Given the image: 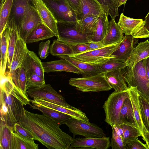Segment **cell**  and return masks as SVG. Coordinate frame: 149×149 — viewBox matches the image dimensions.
<instances>
[{
    "label": "cell",
    "mask_w": 149,
    "mask_h": 149,
    "mask_svg": "<svg viewBox=\"0 0 149 149\" xmlns=\"http://www.w3.org/2000/svg\"><path fill=\"white\" fill-rule=\"evenodd\" d=\"M18 123L34 136L35 140L48 149H71L73 138L47 115L29 112L24 108Z\"/></svg>",
    "instance_id": "1"
},
{
    "label": "cell",
    "mask_w": 149,
    "mask_h": 149,
    "mask_svg": "<svg viewBox=\"0 0 149 149\" xmlns=\"http://www.w3.org/2000/svg\"><path fill=\"white\" fill-rule=\"evenodd\" d=\"M0 76V120L13 127L22 117L24 106L30 105L31 101L7 74Z\"/></svg>",
    "instance_id": "2"
},
{
    "label": "cell",
    "mask_w": 149,
    "mask_h": 149,
    "mask_svg": "<svg viewBox=\"0 0 149 149\" xmlns=\"http://www.w3.org/2000/svg\"><path fill=\"white\" fill-rule=\"evenodd\" d=\"M121 71L128 87L136 86L139 94L149 100V80L145 70L144 59L132 67L126 66Z\"/></svg>",
    "instance_id": "3"
},
{
    "label": "cell",
    "mask_w": 149,
    "mask_h": 149,
    "mask_svg": "<svg viewBox=\"0 0 149 149\" xmlns=\"http://www.w3.org/2000/svg\"><path fill=\"white\" fill-rule=\"evenodd\" d=\"M58 38L57 40L70 45L87 43L90 42L77 21L57 22Z\"/></svg>",
    "instance_id": "4"
},
{
    "label": "cell",
    "mask_w": 149,
    "mask_h": 149,
    "mask_svg": "<svg viewBox=\"0 0 149 149\" xmlns=\"http://www.w3.org/2000/svg\"><path fill=\"white\" fill-rule=\"evenodd\" d=\"M69 84L82 92L107 91L112 88L103 72L81 78H71Z\"/></svg>",
    "instance_id": "5"
},
{
    "label": "cell",
    "mask_w": 149,
    "mask_h": 149,
    "mask_svg": "<svg viewBox=\"0 0 149 149\" xmlns=\"http://www.w3.org/2000/svg\"><path fill=\"white\" fill-rule=\"evenodd\" d=\"M129 97L128 90L114 91L105 102L103 106L105 113V121L111 127L121 124L119 119L120 112L124 100Z\"/></svg>",
    "instance_id": "6"
},
{
    "label": "cell",
    "mask_w": 149,
    "mask_h": 149,
    "mask_svg": "<svg viewBox=\"0 0 149 149\" xmlns=\"http://www.w3.org/2000/svg\"><path fill=\"white\" fill-rule=\"evenodd\" d=\"M120 42L107 45L99 49L68 56L90 64L98 65L114 58V56L111 54L116 49Z\"/></svg>",
    "instance_id": "7"
},
{
    "label": "cell",
    "mask_w": 149,
    "mask_h": 149,
    "mask_svg": "<svg viewBox=\"0 0 149 149\" xmlns=\"http://www.w3.org/2000/svg\"><path fill=\"white\" fill-rule=\"evenodd\" d=\"M65 124L68 127L70 132L72 134L74 138L77 135L88 138L106 137L103 130L95 124L71 118Z\"/></svg>",
    "instance_id": "8"
},
{
    "label": "cell",
    "mask_w": 149,
    "mask_h": 149,
    "mask_svg": "<svg viewBox=\"0 0 149 149\" xmlns=\"http://www.w3.org/2000/svg\"><path fill=\"white\" fill-rule=\"evenodd\" d=\"M118 24L125 35H130L135 38H149V31L142 19L130 18L122 13Z\"/></svg>",
    "instance_id": "9"
},
{
    "label": "cell",
    "mask_w": 149,
    "mask_h": 149,
    "mask_svg": "<svg viewBox=\"0 0 149 149\" xmlns=\"http://www.w3.org/2000/svg\"><path fill=\"white\" fill-rule=\"evenodd\" d=\"M57 22L77 21L75 12L66 0H42Z\"/></svg>",
    "instance_id": "10"
},
{
    "label": "cell",
    "mask_w": 149,
    "mask_h": 149,
    "mask_svg": "<svg viewBox=\"0 0 149 149\" xmlns=\"http://www.w3.org/2000/svg\"><path fill=\"white\" fill-rule=\"evenodd\" d=\"M27 93L29 97L33 99L39 98L65 108L71 107L66 102L63 96L50 84H45L40 87L29 89Z\"/></svg>",
    "instance_id": "11"
},
{
    "label": "cell",
    "mask_w": 149,
    "mask_h": 149,
    "mask_svg": "<svg viewBox=\"0 0 149 149\" xmlns=\"http://www.w3.org/2000/svg\"><path fill=\"white\" fill-rule=\"evenodd\" d=\"M71 149L94 148L107 149L110 146L109 137L102 138H78L72 139Z\"/></svg>",
    "instance_id": "12"
},
{
    "label": "cell",
    "mask_w": 149,
    "mask_h": 149,
    "mask_svg": "<svg viewBox=\"0 0 149 149\" xmlns=\"http://www.w3.org/2000/svg\"><path fill=\"white\" fill-rule=\"evenodd\" d=\"M42 23L37 11L33 7L25 14L18 29L19 36L25 42L29 34L36 26Z\"/></svg>",
    "instance_id": "13"
},
{
    "label": "cell",
    "mask_w": 149,
    "mask_h": 149,
    "mask_svg": "<svg viewBox=\"0 0 149 149\" xmlns=\"http://www.w3.org/2000/svg\"><path fill=\"white\" fill-rule=\"evenodd\" d=\"M3 31L8 42V57L7 66L9 70L11 65L15 45L19 37L17 26L13 18L8 19Z\"/></svg>",
    "instance_id": "14"
},
{
    "label": "cell",
    "mask_w": 149,
    "mask_h": 149,
    "mask_svg": "<svg viewBox=\"0 0 149 149\" xmlns=\"http://www.w3.org/2000/svg\"><path fill=\"white\" fill-rule=\"evenodd\" d=\"M34 7L42 23L47 26L58 38L57 22L52 13L42 0H33Z\"/></svg>",
    "instance_id": "15"
},
{
    "label": "cell",
    "mask_w": 149,
    "mask_h": 149,
    "mask_svg": "<svg viewBox=\"0 0 149 149\" xmlns=\"http://www.w3.org/2000/svg\"><path fill=\"white\" fill-rule=\"evenodd\" d=\"M135 38L130 35H125L120 42L116 49L111 55L114 56L112 59L125 62L131 54L136 42Z\"/></svg>",
    "instance_id": "16"
},
{
    "label": "cell",
    "mask_w": 149,
    "mask_h": 149,
    "mask_svg": "<svg viewBox=\"0 0 149 149\" xmlns=\"http://www.w3.org/2000/svg\"><path fill=\"white\" fill-rule=\"evenodd\" d=\"M128 91L133 109L136 127L139 130L143 139L146 134L149 132L143 123L141 114V110L139 99V94L137 87H129Z\"/></svg>",
    "instance_id": "17"
},
{
    "label": "cell",
    "mask_w": 149,
    "mask_h": 149,
    "mask_svg": "<svg viewBox=\"0 0 149 149\" xmlns=\"http://www.w3.org/2000/svg\"><path fill=\"white\" fill-rule=\"evenodd\" d=\"M33 6V0H13L9 19H14L18 29L26 13Z\"/></svg>",
    "instance_id": "18"
},
{
    "label": "cell",
    "mask_w": 149,
    "mask_h": 149,
    "mask_svg": "<svg viewBox=\"0 0 149 149\" xmlns=\"http://www.w3.org/2000/svg\"><path fill=\"white\" fill-rule=\"evenodd\" d=\"M45 72H70L83 75V72L67 60L61 58L58 60L42 62Z\"/></svg>",
    "instance_id": "19"
},
{
    "label": "cell",
    "mask_w": 149,
    "mask_h": 149,
    "mask_svg": "<svg viewBox=\"0 0 149 149\" xmlns=\"http://www.w3.org/2000/svg\"><path fill=\"white\" fill-rule=\"evenodd\" d=\"M22 65L25 68L26 76L35 73L45 79V72L42 62L33 51L28 50L25 60Z\"/></svg>",
    "instance_id": "20"
},
{
    "label": "cell",
    "mask_w": 149,
    "mask_h": 149,
    "mask_svg": "<svg viewBox=\"0 0 149 149\" xmlns=\"http://www.w3.org/2000/svg\"><path fill=\"white\" fill-rule=\"evenodd\" d=\"M28 50L25 42L19 36L15 45L10 68L7 72L8 74H11L22 65Z\"/></svg>",
    "instance_id": "21"
},
{
    "label": "cell",
    "mask_w": 149,
    "mask_h": 149,
    "mask_svg": "<svg viewBox=\"0 0 149 149\" xmlns=\"http://www.w3.org/2000/svg\"><path fill=\"white\" fill-rule=\"evenodd\" d=\"M80 1V11L77 15V21L81 20L89 15L100 16L105 11L95 0Z\"/></svg>",
    "instance_id": "22"
},
{
    "label": "cell",
    "mask_w": 149,
    "mask_h": 149,
    "mask_svg": "<svg viewBox=\"0 0 149 149\" xmlns=\"http://www.w3.org/2000/svg\"><path fill=\"white\" fill-rule=\"evenodd\" d=\"M149 57V41L147 40L145 41L138 43L134 47L130 56L125 62L127 66L132 67L141 60Z\"/></svg>",
    "instance_id": "23"
},
{
    "label": "cell",
    "mask_w": 149,
    "mask_h": 149,
    "mask_svg": "<svg viewBox=\"0 0 149 149\" xmlns=\"http://www.w3.org/2000/svg\"><path fill=\"white\" fill-rule=\"evenodd\" d=\"M121 70L119 69L104 73L106 79L116 92L127 90L129 88Z\"/></svg>",
    "instance_id": "24"
},
{
    "label": "cell",
    "mask_w": 149,
    "mask_h": 149,
    "mask_svg": "<svg viewBox=\"0 0 149 149\" xmlns=\"http://www.w3.org/2000/svg\"><path fill=\"white\" fill-rule=\"evenodd\" d=\"M55 36L53 32L43 23L35 27L27 37L26 44L37 42Z\"/></svg>",
    "instance_id": "25"
},
{
    "label": "cell",
    "mask_w": 149,
    "mask_h": 149,
    "mask_svg": "<svg viewBox=\"0 0 149 149\" xmlns=\"http://www.w3.org/2000/svg\"><path fill=\"white\" fill-rule=\"evenodd\" d=\"M32 104V105H30L33 109L40 111L43 114L52 119L59 126L65 124L70 118H72L68 115L53 109L38 104L34 103Z\"/></svg>",
    "instance_id": "26"
},
{
    "label": "cell",
    "mask_w": 149,
    "mask_h": 149,
    "mask_svg": "<svg viewBox=\"0 0 149 149\" xmlns=\"http://www.w3.org/2000/svg\"><path fill=\"white\" fill-rule=\"evenodd\" d=\"M124 36L122 31L116 23L115 19H111L109 23L107 32L103 40L102 43L105 45H109L120 42Z\"/></svg>",
    "instance_id": "27"
},
{
    "label": "cell",
    "mask_w": 149,
    "mask_h": 149,
    "mask_svg": "<svg viewBox=\"0 0 149 149\" xmlns=\"http://www.w3.org/2000/svg\"><path fill=\"white\" fill-rule=\"evenodd\" d=\"M108 14L104 11L99 16V19L95 29L90 39V41L102 43L107 33L109 22Z\"/></svg>",
    "instance_id": "28"
},
{
    "label": "cell",
    "mask_w": 149,
    "mask_h": 149,
    "mask_svg": "<svg viewBox=\"0 0 149 149\" xmlns=\"http://www.w3.org/2000/svg\"><path fill=\"white\" fill-rule=\"evenodd\" d=\"M59 58L70 62L83 73L84 77L92 76L100 72L97 65H93L74 58L67 55H60Z\"/></svg>",
    "instance_id": "29"
},
{
    "label": "cell",
    "mask_w": 149,
    "mask_h": 149,
    "mask_svg": "<svg viewBox=\"0 0 149 149\" xmlns=\"http://www.w3.org/2000/svg\"><path fill=\"white\" fill-rule=\"evenodd\" d=\"M119 119L121 123L136 127L133 109L130 96L125 98L123 101L120 113Z\"/></svg>",
    "instance_id": "30"
},
{
    "label": "cell",
    "mask_w": 149,
    "mask_h": 149,
    "mask_svg": "<svg viewBox=\"0 0 149 149\" xmlns=\"http://www.w3.org/2000/svg\"><path fill=\"white\" fill-rule=\"evenodd\" d=\"M11 149H38V145L34 140L26 138L12 130Z\"/></svg>",
    "instance_id": "31"
},
{
    "label": "cell",
    "mask_w": 149,
    "mask_h": 149,
    "mask_svg": "<svg viewBox=\"0 0 149 149\" xmlns=\"http://www.w3.org/2000/svg\"><path fill=\"white\" fill-rule=\"evenodd\" d=\"M6 73L10 77L15 85L26 95L28 96L26 88L27 78L23 66L22 65L10 74Z\"/></svg>",
    "instance_id": "32"
},
{
    "label": "cell",
    "mask_w": 149,
    "mask_h": 149,
    "mask_svg": "<svg viewBox=\"0 0 149 149\" xmlns=\"http://www.w3.org/2000/svg\"><path fill=\"white\" fill-rule=\"evenodd\" d=\"M12 127L0 120V149H11Z\"/></svg>",
    "instance_id": "33"
},
{
    "label": "cell",
    "mask_w": 149,
    "mask_h": 149,
    "mask_svg": "<svg viewBox=\"0 0 149 149\" xmlns=\"http://www.w3.org/2000/svg\"><path fill=\"white\" fill-rule=\"evenodd\" d=\"M0 35V75L5 76L7 64L8 52L6 37L3 31Z\"/></svg>",
    "instance_id": "34"
},
{
    "label": "cell",
    "mask_w": 149,
    "mask_h": 149,
    "mask_svg": "<svg viewBox=\"0 0 149 149\" xmlns=\"http://www.w3.org/2000/svg\"><path fill=\"white\" fill-rule=\"evenodd\" d=\"M49 52L53 56H69L73 54L70 45L56 40H53L49 47Z\"/></svg>",
    "instance_id": "35"
},
{
    "label": "cell",
    "mask_w": 149,
    "mask_h": 149,
    "mask_svg": "<svg viewBox=\"0 0 149 149\" xmlns=\"http://www.w3.org/2000/svg\"><path fill=\"white\" fill-rule=\"evenodd\" d=\"M99 16L89 15L81 20L77 21L83 32L89 38L90 41L96 27Z\"/></svg>",
    "instance_id": "36"
},
{
    "label": "cell",
    "mask_w": 149,
    "mask_h": 149,
    "mask_svg": "<svg viewBox=\"0 0 149 149\" xmlns=\"http://www.w3.org/2000/svg\"><path fill=\"white\" fill-rule=\"evenodd\" d=\"M13 0H4L0 3V34L3 31L11 13Z\"/></svg>",
    "instance_id": "37"
},
{
    "label": "cell",
    "mask_w": 149,
    "mask_h": 149,
    "mask_svg": "<svg viewBox=\"0 0 149 149\" xmlns=\"http://www.w3.org/2000/svg\"><path fill=\"white\" fill-rule=\"evenodd\" d=\"M118 125L122 130L121 137L124 145L128 141L141 136L140 132L135 126L123 123Z\"/></svg>",
    "instance_id": "38"
},
{
    "label": "cell",
    "mask_w": 149,
    "mask_h": 149,
    "mask_svg": "<svg viewBox=\"0 0 149 149\" xmlns=\"http://www.w3.org/2000/svg\"><path fill=\"white\" fill-rule=\"evenodd\" d=\"M100 72L106 73L119 69H122L127 66L125 62L110 59L97 65Z\"/></svg>",
    "instance_id": "39"
},
{
    "label": "cell",
    "mask_w": 149,
    "mask_h": 149,
    "mask_svg": "<svg viewBox=\"0 0 149 149\" xmlns=\"http://www.w3.org/2000/svg\"><path fill=\"white\" fill-rule=\"evenodd\" d=\"M139 99L142 121L145 127L149 132V100L139 94Z\"/></svg>",
    "instance_id": "40"
},
{
    "label": "cell",
    "mask_w": 149,
    "mask_h": 149,
    "mask_svg": "<svg viewBox=\"0 0 149 149\" xmlns=\"http://www.w3.org/2000/svg\"><path fill=\"white\" fill-rule=\"evenodd\" d=\"M100 5L103 10L109 15L111 19H115L119 15L116 10L112 0H95Z\"/></svg>",
    "instance_id": "41"
},
{
    "label": "cell",
    "mask_w": 149,
    "mask_h": 149,
    "mask_svg": "<svg viewBox=\"0 0 149 149\" xmlns=\"http://www.w3.org/2000/svg\"><path fill=\"white\" fill-rule=\"evenodd\" d=\"M27 76V90L29 89L40 87L45 84V80L35 73Z\"/></svg>",
    "instance_id": "42"
},
{
    "label": "cell",
    "mask_w": 149,
    "mask_h": 149,
    "mask_svg": "<svg viewBox=\"0 0 149 149\" xmlns=\"http://www.w3.org/2000/svg\"><path fill=\"white\" fill-rule=\"evenodd\" d=\"M110 146L112 149H126L122 139L113 126Z\"/></svg>",
    "instance_id": "43"
},
{
    "label": "cell",
    "mask_w": 149,
    "mask_h": 149,
    "mask_svg": "<svg viewBox=\"0 0 149 149\" xmlns=\"http://www.w3.org/2000/svg\"><path fill=\"white\" fill-rule=\"evenodd\" d=\"M125 146L126 149H148L146 144H144L138 138L128 141Z\"/></svg>",
    "instance_id": "44"
},
{
    "label": "cell",
    "mask_w": 149,
    "mask_h": 149,
    "mask_svg": "<svg viewBox=\"0 0 149 149\" xmlns=\"http://www.w3.org/2000/svg\"><path fill=\"white\" fill-rule=\"evenodd\" d=\"M13 130L21 136L27 139L35 140L34 136L27 130L20 125L18 122L12 127Z\"/></svg>",
    "instance_id": "45"
},
{
    "label": "cell",
    "mask_w": 149,
    "mask_h": 149,
    "mask_svg": "<svg viewBox=\"0 0 149 149\" xmlns=\"http://www.w3.org/2000/svg\"><path fill=\"white\" fill-rule=\"evenodd\" d=\"M50 42V40H49L40 43L38 54L41 58L45 59L48 56Z\"/></svg>",
    "instance_id": "46"
},
{
    "label": "cell",
    "mask_w": 149,
    "mask_h": 149,
    "mask_svg": "<svg viewBox=\"0 0 149 149\" xmlns=\"http://www.w3.org/2000/svg\"><path fill=\"white\" fill-rule=\"evenodd\" d=\"M73 54H78L88 51L87 43L78 44L70 45Z\"/></svg>",
    "instance_id": "47"
},
{
    "label": "cell",
    "mask_w": 149,
    "mask_h": 149,
    "mask_svg": "<svg viewBox=\"0 0 149 149\" xmlns=\"http://www.w3.org/2000/svg\"><path fill=\"white\" fill-rule=\"evenodd\" d=\"M66 0L69 5L75 12L77 15L80 13V0Z\"/></svg>",
    "instance_id": "48"
},
{
    "label": "cell",
    "mask_w": 149,
    "mask_h": 149,
    "mask_svg": "<svg viewBox=\"0 0 149 149\" xmlns=\"http://www.w3.org/2000/svg\"><path fill=\"white\" fill-rule=\"evenodd\" d=\"M87 44L88 47V51L99 49L107 45H104L101 42L92 41L89 42Z\"/></svg>",
    "instance_id": "49"
},
{
    "label": "cell",
    "mask_w": 149,
    "mask_h": 149,
    "mask_svg": "<svg viewBox=\"0 0 149 149\" xmlns=\"http://www.w3.org/2000/svg\"><path fill=\"white\" fill-rule=\"evenodd\" d=\"M127 0H112L116 10L118 13V8L121 5H125Z\"/></svg>",
    "instance_id": "50"
},
{
    "label": "cell",
    "mask_w": 149,
    "mask_h": 149,
    "mask_svg": "<svg viewBox=\"0 0 149 149\" xmlns=\"http://www.w3.org/2000/svg\"><path fill=\"white\" fill-rule=\"evenodd\" d=\"M145 70L149 80V57L144 59Z\"/></svg>",
    "instance_id": "51"
},
{
    "label": "cell",
    "mask_w": 149,
    "mask_h": 149,
    "mask_svg": "<svg viewBox=\"0 0 149 149\" xmlns=\"http://www.w3.org/2000/svg\"><path fill=\"white\" fill-rule=\"evenodd\" d=\"M144 21L145 27L149 31V12L145 17Z\"/></svg>",
    "instance_id": "52"
},
{
    "label": "cell",
    "mask_w": 149,
    "mask_h": 149,
    "mask_svg": "<svg viewBox=\"0 0 149 149\" xmlns=\"http://www.w3.org/2000/svg\"><path fill=\"white\" fill-rule=\"evenodd\" d=\"M143 139L146 141V144L149 149V132L146 134Z\"/></svg>",
    "instance_id": "53"
},
{
    "label": "cell",
    "mask_w": 149,
    "mask_h": 149,
    "mask_svg": "<svg viewBox=\"0 0 149 149\" xmlns=\"http://www.w3.org/2000/svg\"><path fill=\"white\" fill-rule=\"evenodd\" d=\"M4 0H0V3H1Z\"/></svg>",
    "instance_id": "54"
},
{
    "label": "cell",
    "mask_w": 149,
    "mask_h": 149,
    "mask_svg": "<svg viewBox=\"0 0 149 149\" xmlns=\"http://www.w3.org/2000/svg\"></svg>",
    "instance_id": "55"
}]
</instances>
